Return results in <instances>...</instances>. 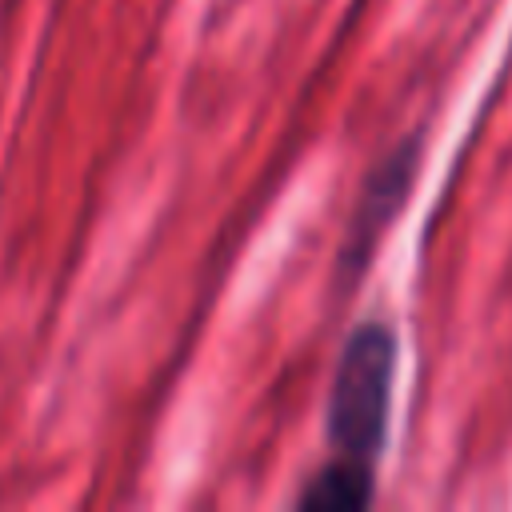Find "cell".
Returning a JSON list of instances; mask_svg holds the SVG:
<instances>
[{
	"instance_id": "obj_1",
	"label": "cell",
	"mask_w": 512,
	"mask_h": 512,
	"mask_svg": "<svg viewBox=\"0 0 512 512\" xmlns=\"http://www.w3.org/2000/svg\"><path fill=\"white\" fill-rule=\"evenodd\" d=\"M396 356L400 340L392 324L364 320L348 332L328 388V444L336 456L376 468L388 432Z\"/></svg>"
},
{
	"instance_id": "obj_2",
	"label": "cell",
	"mask_w": 512,
	"mask_h": 512,
	"mask_svg": "<svg viewBox=\"0 0 512 512\" xmlns=\"http://www.w3.org/2000/svg\"><path fill=\"white\" fill-rule=\"evenodd\" d=\"M416 156H420V140H416V136H404V140L372 168V176L364 180V188H360V196H356V208H352V216H348L340 252H336V280H340L344 288L356 284V280L368 272L380 236L388 232V224H392L396 212L404 208L408 188H412V176H416Z\"/></svg>"
},
{
	"instance_id": "obj_3",
	"label": "cell",
	"mask_w": 512,
	"mask_h": 512,
	"mask_svg": "<svg viewBox=\"0 0 512 512\" xmlns=\"http://www.w3.org/2000/svg\"><path fill=\"white\" fill-rule=\"evenodd\" d=\"M376 480L372 464H356L344 456H332L320 472H312L296 496V508H316V512H360L372 504Z\"/></svg>"
}]
</instances>
